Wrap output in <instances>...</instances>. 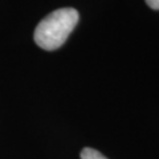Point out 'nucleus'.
<instances>
[{"label": "nucleus", "instance_id": "1", "mask_svg": "<svg viewBox=\"0 0 159 159\" xmlns=\"http://www.w3.org/2000/svg\"><path fill=\"white\" fill-rule=\"evenodd\" d=\"M80 20L77 9L66 7L47 15L37 24L33 40L41 49L56 51L68 40Z\"/></svg>", "mask_w": 159, "mask_h": 159}, {"label": "nucleus", "instance_id": "2", "mask_svg": "<svg viewBox=\"0 0 159 159\" xmlns=\"http://www.w3.org/2000/svg\"><path fill=\"white\" fill-rule=\"evenodd\" d=\"M81 159H109L106 158L103 154H101L99 151L97 150H94V148L92 147H85V148H82V151H81Z\"/></svg>", "mask_w": 159, "mask_h": 159}, {"label": "nucleus", "instance_id": "3", "mask_svg": "<svg viewBox=\"0 0 159 159\" xmlns=\"http://www.w3.org/2000/svg\"><path fill=\"white\" fill-rule=\"evenodd\" d=\"M146 4L151 9H155V11H159V0H146Z\"/></svg>", "mask_w": 159, "mask_h": 159}]
</instances>
